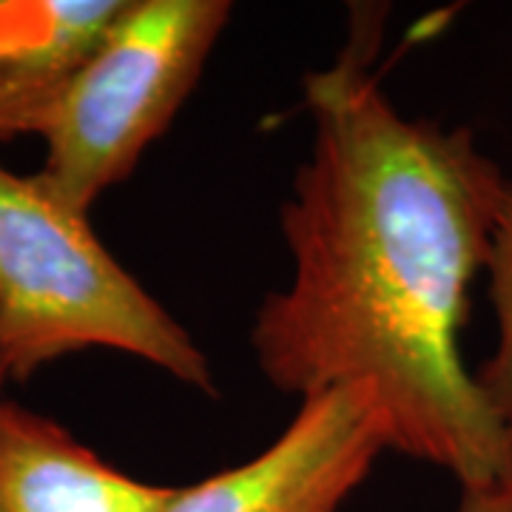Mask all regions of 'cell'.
Returning a JSON list of instances; mask_svg holds the SVG:
<instances>
[{
    "label": "cell",
    "mask_w": 512,
    "mask_h": 512,
    "mask_svg": "<svg viewBox=\"0 0 512 512\" xmlns=\"http://www.w3.org/2000/svg\"><path fill=\"white\" fill-rule=\"evenodd\" d=\"M373 35L362 23L305 77L311 151L282 205L291 279L259 305L251 348L296 399L370 384L393 453L487 487L512 476V441L464 365L461 330L510 177L470 126L393 106L370 72Z\"/></svg>",
    "instance_id": "6da1fadb"
},
{
    "label": "cell",
    "mask_w": 512,
    "mask_h": 512,
    "mask_svg": "<svg viewBox=\"0 0 512 512\" xmlns=\"http://www.w3.org/2000/svg\"><path fill=\"white\" fill-rule=\"evenodd\" d=\"M106 348L214 393V370L188 330L97 239L86 214L35 174L0 163V373L26 382L43 365Z\"/></svg>",
    "instance_id": "7a4b0ae2"
},
{
    "label": "cell",
    "mask_w": 512,
    "mask_h": 512,
    "mask_svg": "<svg viewBox=\"0 0 512 512\" xmlns=\"http://www.w3.org/2000/svg\"><path fill=\"white\" fill-rule=\"evenodd\" d=\"M228 20V0H123L92 52L15 120V137L46 140L40 185L89 217L183 109Z\"/></svg>",
    "instance_id": "3957f363"
},
{
    "label": "cell",
    "mask_w": 512,
    "mask_h": 512,
    "mask_svg": "<svg viewBox=\"0 0 512 512\" xmlns=\"http://www.w3.org/2000/svg\"><path fill=\"white\" fill-rule=\"evenodd\" d=\"M387 450L376 390L330 387L299 399L296 416L259 456L174 487L160 512H339Z\"/></svg>",
    "instance_id": "277c9868"
},
{
    "label": "cell",
    "mask_w": 512,
    "mask_h": 512,
    "mask_svg": "<svg viewBox=\"0 0 512 512\" xmlns=\"http://www.w3.org/2000/svg\"><path fill=\"white\" fill-rule=\"evenodd\" d=\"M171 490L114 470L57 421L0 399V512H160Z\"/></svg>",
    "instance_id": "5b68a950"
},
{
    "label": "cell",
    "mask_w": 512,
    "mask_h": 512,
    "mask_svg": "<svg viewBox=\"0 0 512 512\" xmlns=\"http://www.w3.org/2000/svg\"><path fill=\"white\" fill-rule=\"evenodd\" d=\"M120 9L123 0H0V106L72 72Z\"/></svg>",
    "instance_id": "8992f818"
},
{
    "label": "cell",
    "mask_w": 512,
    "mask_h": 512,
    "mask_svg": "<svg viewBox=\"0 0 512 512\" xmlns=\"http://www.w3.org/2000/svg\"><path fill=\"white\" fill-rule=\"evenodd\" d=\"M487 293L495 316V348L478 367L476 379L495 419L512 441V177L495 220L487 259Z\"/></svg>",
    "instance_id": "52a82bcc"
},
{
    "label": "cell",
    "mask_w": 512,
    "mask_h": 512,
    "mask_svg": "<svg viewBox=\"0 0 512 512\" xmlns=\"http://www.w3.org/2000/svg\"><path fill=\"white\" fill-rule=\"evenodd\" d=\"M456 512H512V476L487 487L461 490Z\"/></svg>",
    "instance_id": "ba28073f"
},
{
    "label": "cell",
    "mask_w": 512,
    "mask_h": 512,
    "mask_svg": "<svg viewBox=\"0 0 512 512\" xmlns=\"http://www.w3.org/2000/svg\"><path fill=\"white\" fill-rule=\"evenodd\" d=\"M0 384H3V373H0Z\"/></svg>",
    "instance_id": "9c48e42d"
}]
</instances>
